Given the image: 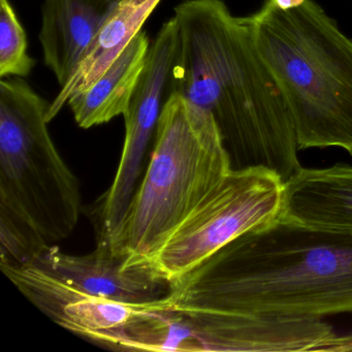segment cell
I'll return each instance as SVG.
<instances>
[{
	"mask_svg": "<svg viewBox=\"0 0 352 352\" xmlns=\"http://www.w3.org/2000/svg\"><path fill=\"white\" fill-rule=\"evenodd\" d=\"M168 91L209 113L232 170L265 168L288 180L302 166L292 114L261 59L248 17L223 0H184Z\"/></svg>",
	"mask_w": 352,
	"mask_h": 352,
	"instance_id": "6da1fadb",
	"label": "cell"
},
{
	"mask_svg": "<svg viewBox=\"0 0 352 352\" xmlns=\"http://www.w3.org/2000/svg\"><path fill=\"white\" fill-rule=\"evenodd\" d=\"M166 300L184 314L352 313V234L277 218L173 281Z\"/></svg>",
	"mask_w": 352,
	"mask_h": 352,
	"instance_id": "7a4b0ae2",
	"label": "cell"
},
{
	"mask_svg": "<svg viewBox=\"0 0 352 352\" xmlns=\"http://www.w3.org/2000/svg\"><path fill=\"white\" fill-rule=\"evenodd\" d=\"M257 51L292 114L298 150L352 155V40L314 0L281 11L265 0L248 16Z\"/></svg>",
	"mask_w": 352,
	"mask_h": 352,
	"instance_id": "3957f363",
	"label": "cell"
},
{
	"mask_svg": "<svg viewBox=\"0 0 352 352\" xmlns=\"http://www.w3.org/2000/svg\"><path fill=\"white\" fill-rule=\"evenodd\" d=\"M153 146L121 236L131 267L152 263L170 234L232 170L213 117L176 92L162 107Z\"/></svg>",
	"mask_w": 352,
	"mask_h": 352,
	"instance_id": "277c9868",
	"label": "cell"
},
{
	"mask_svg": "<svg viewBox=\"0 0 352 352\" xmlns=\"http://www.w3.org/2000/svg\"><path fill=\"white\" fill-rule=\"evenodd\" d=\"M49 108L24 78L0 81V211L52 244L75 230L82 197L49 133Z\"/></svg>",
	"mask_w": 352,
	"mask_h": 352,
	"instance_id": "5b68a950",
	"label": "cell"
},
{
	"mask_svg": "<svg viewBox=\"0 0 352 352\" xmlns=\"http://www.w3.org/2000/svg\"><path fill=\"white\" fill-rule=\"evenodd\" d=\"M1 271L54 322L65 306L86 296L146 304L166 298L173 284L152 263L131 267L126 257L102 245L86 255L50 245L32 263Z\"/></svg>",
	"mask_w": 352,
	"mask_h": 352,
	"instance_id": "8992f818",
	"label": "cell"
},
{
	"mask_svg": "<svg viewBox=\"0 0 352 352\" xmlns=\"http://www.w3.org/2000/svg\"><path fill=\"white\" fill-rule=\"evenodd\" d=\"M284 183L277 173L265 168L230 170L170 234L152 265L175 281L241 234L277 219Z\"/></svg>",
	"mask_w": 352,
	"mask_h": 352,
	"instance_id": "52a82bcc",
	"label": "cell"
},
{
	"mask_svg": "<svg viewBox=\"0 0 352 352\" xmlns=\"http://www.w3.org/2000/svg\"><path fill=\"white\" fill-rule=\"evenodd\" d=\"M181 314L201 351L325 352L338 335L331 324L312 317L257 313Z\"/></svg>",
	"mask_w": 352,
	"mask_h": 352,
	"instance_id": "ba28073f",
	"label": "cell"
},
{
	"mask_svg": "<svg viewBox=\"0 0 352 352\" xmlns=\"http://www.w3.org/2000/svg\"><path fill=\"white\" fill-rule=\"evenodd\" d=\"M280 217L310 228L352 234V166H302L284 183Z\"/></svg>",
	"mask_w": 352,
	"mask_h": 352,
	"instance_id": "9c48e42d",
	"label": "cell"
},
{
	"mask_svg": "<svg viewBox=\"0 0 352 352\" xmlns=\"http://www.w3.org/2000/svg\"><path fill=\"white\" fill-rule=\"evenodd\" d=\"M118 0H45L38 40L44 61L60 88L108 19Z\"/></svg>",
	"mask_w": 352,
	"mask_h": 352,
	"instance_id": "30bf717a",
	"label": "cell"
},
{
	"mask_svg": "<svg viewBox=\"0 0 352 352\" xmlns=\"http://www.w3.org/2000/svg\"><path fill=\"white\" fill-rule=\"evenodd\" d=\"M162 0H118L112 13L92 41L73 75L50 104L47 120L50 123L69 100L91 87L113 61L142 32Z\"/></svg>",
	"mask_w": 352,
	"mask_h": 352,
	"instance_id": "8fae6325",
	"label": "cell"
},
{
	"mask_svg": "<svg viewBox=\"0 0 352 352\" xmlns=\"http://www.w3.org/2000/svg\"><path fill=\"white\" fill-rule=\"evenodd\" d=\"M150 47V38L142 30L91 87L69 100L67 104L81 129L104 124L126 113Z\"/></svg>",
	"mask_w": 352,
	"mask_h": 352,
	"instance_id": "7c38bea8",
	"label": "cell"
},
{
	"mask_svg": "<svg viewBox=\"0 0 352 352\" xmlns=\"http://www.w3.org/2000/svg\"><path fill=\"white\" fill-rule=\"evenodd\" d=\"M36 60L28 54V36L10 0H0V78H25Z\"/></svg>",
	"mask_w": 352,
	"mask_h": 352,
	"instance_id": "4fadbf2b",
	"label": "cell"
},
{
	"mask_svg": "<svg viewBox=\"0 0 352 352\" xmlns=\"http://www.w3.org/2000/svg\"><path fill=\"white\" fill-rule=\"evenodd\" d=\"M352 333L347 335H337L327 352H351Z\"/></svg>",
	"mask_w": 352,
	"mask_h": 352,
	"instance_id": "5bb4252c",
	"label": "cell"
},
{
	"mask_svg": "<svg viewBox=\"0 0 352 352\" xmlns=\"http://www.w3.org/2000/svg\"><path fill=\"white\" fill-rule=\"evenodd\" d=\"M269 1L273 7L281 11H288L304 5L306 0H269Z\"/></svg>",
	"mask_w": 352,
	"mask_h": 352,
	"instance_id": "9a60e30c",
	"label": "cell"
}]
</instances>
